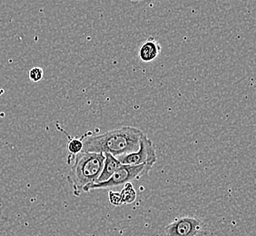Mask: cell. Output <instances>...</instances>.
<instances>
[{"label": "cell", "mask_w": 256, "mask_h": 236, "mask_svg": "<svg viewBox=\"0 0 256 236\" xmlns=\"http://www.w3.org/2000/svg\"><path fill=\"white\" fill-rule=\"evenodd\" d=\"M144 133L138 128L123 126L102 134L86 133L81 136L84 144L83 152L110 154L116 158L136 152Z\"/></svg>", "instance_id": "6da1fadb"}, {"label": "cell", "mask_w": 256, "mask_h": 236, "mask_svg": "<svg viewBox=\"0 0 256 236\" xmlns=\"http://www.w3.org/2000/svg\"><path fill=\"white\" fill-rule=\"evenodd\" d=\"M68 159L71 168L68 178L74 196H79L86 187L96 182L103 170L106 156L98 152H81L76 156H69Z\"/></svg>", "instance_id": "7a4b0ae2"}, {"label": "cell", "mask_w": 256, "mask_h": 236, "mask_svg": "<svg viewBox=\"0 0 256 236\" xmlns=\"http://www.w3.org/2000/svg\"><path fill=\"white\" fill-rule=\"evenodd\" d=\"M152 168L153 166L149 164H138V166L122 164L116 172H114L113 176L110 177L106 182L91 184L84 188V192H88L93 190L106 189V188L126 184L128 182H131V181L138 180L142 177L148 176V172L151 171Z\"/></svg>", "instance_id": "3957f363"}, {"label": "cell", "mask_w": 256, "mask_h": 236, "mask_svg": "<svg viewBox=\"0 0 256 236\" xmlns=\"http://www.w3.org/2000/svg\"><path fill=\"white\" fill-rule=\"evenodd\" d=\"M164 232L166 236H202L206 234V226L198 217L184 216L164 227Z\"/></svg>", "instance_id": "277c9868"}, {"label": "cell", "mask_w": 256, "mask_h": 236, "mask_svg": "<svg viewBox=\"0 0 256 236\" xmlns=\"http://www.w3.org/2000/svg\"><path fill=\"white\" fill-rule=\"evenodd\" d=\"M122 164L138 166L149 164L154 166L156 161V152L153 142L144 134L140 140V146L136 152L128 154L118 158Z\"/></svg>", "instance_id": "5b68a950"}, {"label": "cell", "mask_w": 256, "mask_h": 236, "mask_svg": "<svg viewBox=\"0 0 256 236\" xmlns=\"http://www.w3.org/2000/svg\"><path fill=\"white\" fill-rule=\"evenodd\" d=\"M161 52V46L158 40L153 38H149L146 42L140 46L138 54L140 59L144 63L152 62L158 58Z\"/></svg>", "instance_id": "8992f818"}, {"label": "cell", "mask_w": 256, "mask_h": 236, "mask_svg": "<svg viewBox=\"0 0 256 236\" xmlns=\"http://www.w3.org/2000/svg\"><path fill=\"white\" fill-rule=\"evenodd\" d=\"M104 156H106V159L104 162L103 170L100 174L98 179L96 180V184L106 182L109 178L113 176L114 172H116L122 166V164L119 162L118 159L113 156L112 154H106Z\"/></svg>", "instance_id": "52a82bcc"}, {"label": "cell", "mask_w": 256, "mask_h": 236, "mask_svg": "<svg viewBox=\"0 0 256 236\" xmlns=\"http://www.w3.org/2000/svg\"><path fill=\"white\" fill-rule=\"evenodd\" d=\"M58 130H60L62 133L66 134V136L68 138V151L69 152L70 156H76L81 152H83V148H84V144L81 138H73L68 133H66L64 129L60 128V126H58Z\"/></svg>", "instance_id": "ba28073f"}, {"label": "cell", "mask_w": 256, "mask_h": 236, "mask_svg": "<svg viewBox=\"0 0 256 236\" xmlns=\"http://www.w3.org/2000/svg\"><path fill=\"white\" fill-rule=\"evenodd\" d=\"M121 199L123 204H130L136 201V192L134 189L133 186L131 182H128L124 184L123 190L120 192Z\"/></svg>", "instance_id": "9c48e42d"}, {"label": "cell", "mask_w": 256, "mask_h": 236, "mask_svg": "<svg viewBox=\"0 0 256 236\" xmlns=\"http://www.w3.org/2000/svg\"><path fill=\"white\" fill-rule=\"evenodd\" d=\"M44 76V71L41 68H33L28 72V78L34 83L40 82Z\"/></svg>", "instance_id": "30bf717a"}, {"label": "cell", "mask_w": 256, "mask_h": 236, "mask_svg": "<svg viewBox=\"0 0 256 236\" xmlns=\"http://www.w3.org/2000/svg\"><path fill=\"white\" fill-rule=\"evenodd\" d=\"M109 202L111 204H113L114 206H123L122 199H121V194L118 192H113L110 191L108 192Z\"/></svg>", "instance_id": "8fae6325"}, {"label": "cell", "mask_w": 256, "mask_h": 236, "mask_svg": "<svg viewBox=\"0 0 256 236\" xmlns=\"http://www.w3.org/2000/svg\"><path fill=\"white\" fill-rule=\"evenodd\" d=\"M128 1H132V2H141V1H144V0H128Z\"/></svg>", "instance_id": "7c38bea8"}]
</instances>
